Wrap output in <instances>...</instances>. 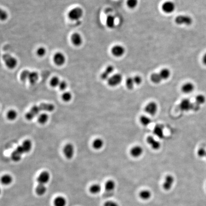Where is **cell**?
Here are the masks:
<instances>
[{
	"mask_svg": "<svg viewBox=\"0 0 206 206\" xmlns=\"http://www.w3.org/2000/svg\"><path fill=\"white\" fill-rule=\"evenodd\" d=\"M139 197L144 201H148L151 198L152 193L149 190L145 189L141 191L139 194Z\"/></svg>",
	"mask_w": 206,
	"mask_h": 206,
	"instance_id": "20",
	"label": "cell"
},
{
	"mask_svg": "<svg viewBox=\"0 0 206 206\" xmlns=\"http://www.w3.org/2000/svg\"><path fill=\"white\" fill-rule=\"evenodd\" d=\"M72 95L70 92H65L63 94L62 98L65 102H69L72 98Z\"/></svg>",
	"mask_w": 206,
	"mask_h": 206,
	"instance_id": "42",
	"label": "cell"
},
{
	"mask_svg": "<svg viewBox=\"0 0 206 206\" xmlns=\"http://www.w3.org/2000/svg\"><path fill=\"white\" fill-rule=\"evenodd\" d=\"M39 78L38 74L36 72H30L28 80L31 84L35 85Z\"/></svg>",
	"mask_w": 206,
	"mask_h": 206,
	"instance_id": "22",
	"label": "cell"
},
{
	"mask_svg": "<svg viewBox=\"0 0 206 206\" xmlns=\"http://www.w3.org/2000/svg\"><path fill=\"white\" fill-rule=\"evenodd\" d=\"M192 19L190 16L185 15L178 16L175 19L176 24L178 25H189L192 23Z\"/></svg>",
	"mask_w": 206,
	"mask_h": 206,
	"instance_id": "5",
	"label": "cell"
},
{
	"mask_svg": "<svg viewBox=\"0 0 206 206\" xmlns=\"http://www.w3.org/2000/svg\"><path fill=\"white\" fill-rule=\"evenodd\" d=\"M66 203V200L62 197H58L54 201L55 206H65Z\"/></svg>",
	"mask_w": 206,
	"mask_h": 206,
	"instance_id": "30",
	"label": "cell"
},
{
	"mask_svg": "<svg viewBox=\"0 0 206 206\" xmlns=\"http://www.w3.org/2000/svg\"><path fill=\"white\" fill-rule=\"evenodd\" d=\"M202 61L203 64L206 65V53H205V55L203 56Z\"/></svg>",
	"mask_w": 206,
	"mask_h": 206,
	"instance_id": "49",
	"label": "cell"
},
{
	"mask_svg": "<svg viewBox=\"0 0 206 206\" xmlns=\"http://www.w3.org/2000/svg\"><path fill=\"white\" fill-rule=\"evenodd\" d=\"M90 192L93 194H98L101 190V186L98 184H94L90 188Z\"/></svg>",
	"mask_w": 206,
	"mask_h": 206,
	"instance_id": "35",
	"label": "cell"
},
{
	"mask_svg": "<svg viewBox=\"0 0 206 206\" xmlns=\"http://www.w3.org/2000/svg\"><path fill=\"white\" fill-rule=\"evenodd\" d=\"M139 121L142 125L144 127H147L148 125H149L152 122L151 119L149 117L146 115H141L139 118Z\"/></svg>",
	"mask_w": 206,
	"mask_h": 206,
	"instance_id": "24",
	"label": "cell"
},
{
	"mask_svg": "<svg viewBox=\"0 0 206 206\" xmlns=\"http://www.w3.org/2000/svg\"><path fill=\"white\" fill-rule=\"evenodd\" d=\"M150 78L151 82L155 84H158L163 81L159 73H154L151 74Z\"/></svg>",
	"mask_w": 206,
	"mask_h": 206,
	"instance_id": "23",
	"label": "cell"
},
{
	"mask_svg": "<svg viewBox=\"0 0 206 206\" xmlns=\"http://www.w3.org/2000/svg\"><path fill=\"white\" fill-rule=\"evenodd\" d=\"M115 183L114 180H109L105 183V188L107 191L112 192L115 189Z\"/></svg>",
	"mask_w": 206,
	"mask_h": 206,
	"instance_id": "25",
	"label": "cell"
},
{
	"mask_svg": "<svg viewBox=\"0 0 206 206\" xmlns=\"http://www.w3.org/2000/svg\"><path fill=\"white\" fill-rule=\"evenodd\" d=\"M64 154L68 159H71L74 154V147L71 144H67L64 148L63 149Z\"/></svg>",
	"mask_w": 206,
	"mask_h": 206,
	"instance_id": "13",
	"label": "cell"
},
{
	"mask_svg": "<svg viewBox=\"0 0 206 206\" xmlns=\"http://www.w3.org/2000/svg\"><path fill=\"white\" fill-rule=\"evenodd\" d=\"M50 179V175L47 171H44L40 174L37 178V181L39 184L45 185L49 181Z\"/></svg>",
	"mask_w": 206,
	"mask_h": 206,
	"instance_id": "17",
	"label": "cell"
},
{
	"mask_svg": "<svg viewBox=\"0 0 206 206\" xmlns=\"http://www.w3.org/2000/svg\"><path fill=\"white\" fill-rule=\"evenodd\" d=\"M114 70V67L112 65H109L106 68L105 70L102 73L101 75V78L103 80H107L110 77V75Z\"/></svg>",
	"mask_w": 206,
	"mask_h": 206,
	"instance_id": "18",
	"label": "cell"
},
{
	"mask_svg": "<svg viewBox=\"0 0 206 206\" xmlns=\"http://www.w3.org/2000/svg\"><path fill=\"white\" fill-rule=\"evenodd\" d=\"M61 81H60L58 77H54L51 78L50 81V85L52 87L55 88L56 86H58Z\"/></svg>",
	"mask_w": 206,
	"mask_h": 206,
	"instance_id": "41",
	"label": "cell"
},
{
	"mask_svg": "<svg viewBox=\"0 0 206 206\" xmlns=\"http://www.w3.org/2000/svg\"><path fill=\"white\" fill-rule=\"evenodd\" d=\"M144 150L142 147L139 145L135 146L131 148L130 154L132 157L134 158H138L143 154Z\"/></svg>",
	"mask_w": 206,
	"mask_h": 206,
	"instance_id": "12",
	"label": "cell"
},
{
	"mask_svg": "<svg viewBox=\"0 0 206 206\" xmlns=\"http://www.w3.org/2000/svg\"><path fill=\"white\" fill-rule=\"evenodd\" d=\"M41 111L39 105V106L35 105L34 107H32V108L31 109V110L29 112H27V113L26 114V119L28 120H32L35 117H36V115H38L40 111Z\"/></svg>",
	"mask_w": 206,
	"mask_h": 206,
	"instance_id": "10",
	"label": "cell"
},
{
	"mask_svg": "<svg viewBox=\"0 0 206 206\" xmlns=\"http://www.w3.org/2000/svg\"><path fill=\"white\" fill-rule=\"evenodd\" d=\"M12 178L11 176L9 175H5L2 177L1 182L2 184L7 185L11 184L12 182Z\"/></svg>",
	"mask_w": 206,
	"mask_h": 206,
	"instance_id": "34",
	"label": "cell"
},
{
	"mask_svg": "<svg viewBox=\"0 0 206 206\" xmlns=\"http://www.w3.org/2000/svg\"><path fill=\"white\" fill-rule=\"evenodd\" d=\"M153 132L154 136H156L158 138L163 139L164 138V127L161 125H156L154 128Z\"/></svg>",
	"mask_w": 206,
	"mask_h": 206,
	"instance_id": "14",
	"label": "cell"
},
{
	"mask_svg": "<svg viewBox=\"0 0 206 206\" xmlns=\"http://www.w3.org/2000/svg\"><path fill=\"white\" fill-rule=\"evenodd\" d=\"M175 182V178L172 175H167L165 177V181L163 184V188L166 191H168L171 189Z\"/></svg>",
	"mask_w": 206,
	"mask_h": 206,
	"instance_id": "9",
	"label": "cell"
},
{
	"mask_svg": "<svg viewBox=\"0 0 206 206\" xmlns=\"http://www.w3.org/2000/svg\"><path fill=\"white\" fill-rule=\"evenodd\" d=\"M193 107L194 104L192 103L191 100L188 99H183L179 103V109L183 112H188L191 110H193Z\"/></svg>",
	"mask_w": 206,
	"mask_h": 206,
	"instance_id": "4",
	"label": "cell"
},
{
	"mask_svg": "<svg viewBox=\"0 0 206 206\" xmlns=\"http://www.w3.org/2000/svg\"><path fill=\"white\" fill-rule=\"evenodd\" d=\"M135 85V84L134 81L133 77H128L125 81V86L129 90H132L133 89Z\"/></svg>",
	"mask_w": 206,
	"mask_h": 206,
	"instance_id": "31",
	"label": "cell"
},
{
	"mask_svg": "<svg viewBox=\"0 0 206 206\" xmlns=\"http://www.w3.org/2000/svg\"><path fill=\"white\" fill-rule=\"evenodd\" d=\"M54 61L56 65L61 66L65 63V56L63 53L60 52L56 53L54 55Z\"/></svg>",
	"mask_w": 206,
	"mask_h": 206,
	"instance_id": "15",
	"label": "cell"
},
{
	"mask_svg": "<svg viewBox=\"0 0 206 206\" xmlns=\"http://www.w3.org/2000/svg\"><path fill=\"white\" fill-rule=\"evenodd\" d=\"M39 107L42 111L51 112L55 109V106L53 104L48 103H42L40 105Z\"/></svg>",
	"mask_w": 206,
	"mask_h": 206,
	"instance_id": "21",
	"label": "cell"
},
{
	"mask_svg": "<svg viewBox=\"0 0 206 206\" xmlns=\"http://www.w3.org/2000/svg\"><path fill=\"white\" fill-rule=\"evenodd\" d=\"M59 88L61 90H64L66 88V87H67V83L65 81H61L59 85H58Z\"/></svg>",
	"mask_w": 206,
	"mask_h": 206,
	"instance_id": "46",
	"label": "cell"
},
{
	"mask_svg": "<svg viewBox=\"0 0 206 206\" xmlns=\"http://www.w3.org/2000/svg\"><path fill=\"white\" fill-rule=\"evenodd\" d=\"M71 39L72 43L75 46H80L83 42V39L81 35L78 33H74L72 35Z\"/></svg>",
	"mask_w": 206,
	"mask_h": 206,
	"instance_id": "19",
	"label": "cell"
},
{
	"mask_svg": "<svg viewBox=\"0 0 206 206\" xmlns=\"http://www.w3.org/2000/svg\"><path fill=\"white\" fill-rule=\"evenodd\" d=\"M104 206H119V205L116 202L109 201L105 203Z\"/></svg>",
	"mask_w": 206,
	"mask_h": 206,
	"instance_id": "47",
	"label": "cell"
},
{
	"mask_svg": "<svg viewBox=\"0 0 206 206\" xmlns=\"http://www.w3.org/2000/svg\"><path fill=\"white\" fill-rule=\"evenodd\" d=\"M22 148L24 149L25 153H28L30 151L32 147V144L31 141L29 140H26L24 141L22 145Z\"/></svg>",
	"mask_w": 206,
	"mask_h": 206,
	"instance_id": "28",
	"label": "cell"
},
{
	"mask_svg": "<svg viewBox=\"0 0 206 206\" xmlns=\"http://www.w3.org/2000/svg\"><path fill=\"white\" fill-rule=\"evenodd\" d=\"M158 110V105L157 103L154 101L148 103L145 107V111L148 114L151 116H154Z\"/></svg>",
	"mask_w": 206,
	"mask_h": 206,
	"instance_id": "3",
	"label": "cell"
},
{
	"mask_svg": "<svg viewBox=\"0 0 206 206\" xmlns=\"http://www.w3.org/2000/svg\"><path fill=\"white\" fill-rule=\"evenodd\" d=\"M127 5L129 8L134 9L138 5V0H128Z\"/></svg>",
	"mask_w": 206,
	"mask_h": 206,
	"instance_id": "40",
	"label": "cell"
},
{
	"mask_svg": "<svg viewBox=\"0 0 206 206\" xmlns=\"http://www.w3.org/2000/svg\"><path fill=\"white\" fill-rule=\"evenodd\" d=\"M30 73V71L27 70L22 71L20 75V79L22 82H25L28 80Z\"/></svg>",
	"mask_w": 206,
	"mask_h": 206,
	"instance_id": "39",
	"label": "cell"
},
{
	"mask_svg": "<svg viewBox=\"0 0 206 206\" xmlns=\"http://www.w3.org/2000/svg\"><path fill=\"white\" fill-rule=\"evenodd\" d=\"M160 77L162 80L168 79L171 75L170 70L168 68H163L159 72Z\"/></svg>",
	"mask_w": 206,
	"mask_h": 206,
	"instance_id": "26",
	"label": "cell"
},
{
	"mask_svg": "<svg viewBox=\"0 0 206 206\" xmlns=\"http://www.w3.org/2000/svg\"><path fill=\"white\" fill-rule=\"evenodd\" d=\"M2 59L5 65L10 69H14L16 66L17 60L16 59L8 54H4L2 55Z\"/></svg>",
	"mask_w": 206,
	"mask_h": 206,
	"instance_id": "1",
	"label": "cell"
},
{
	"mask_svg": "<svg viewBox=\"0 0 206 206\" xmlns=\"http://www.w3.org/2000/svg\"><path fill=\"white\" fill-rule=\"evenodd\" d=\"M83 15V11L81 8L76 7L72 9L68 14V17L72 20L77 21L80 19Z\"/></svg>",
	"mask_w": 206,
	"mask_h": 206,
	"instance_id": "6",
	"label": "cell"
},
{
	"mask_svg": "<svg viewBox=\"0 0 206 206\" xmlns=\"http://www.w3.org/2000/svg\"><path fill=\"white\" fill-rule=\"evenodd\" d=\"M106 25L108 28H113L115 26V18L111 15L108 16L106 19Z\"/></svg>",
	"mask_w": 206,
	"mask_h": 206,
	"instance_id": "27",
	"label": "cell"
},
{
	"mask_svg": "<svg viewBox=\"0 0 206 206\" xmlns=\"http://www.w3.org/2000/svg\"><path fill=\"white\" fill-rule=\"evenodd\" d=\"M48 120V115L46 114L42 113L38 117V121L41 124H45Z\"/></svg>",
	"mask_w": 206,
	"mask_h": 206,
	"instance_id": "36",
	"label": "cell"
},
{
	"mask_svg": "<svg viewBox=\"0 0 206 206\" xmlns=\"http://www.w3.org/2000/svg\"><path fill=\"white\" fill-rule=\"evenodd\" d=\"M0 18L1 19V20L4 21L7 18V14L5 11H3L2 10L1 11V15H0Z\"/></svg>",
	"mask_w": 206,
	"mask_h": 206,
	"instance_id": "48",
	"label": "cell"
},
{
	"mask_svg": "<svg viewBox=\"0 0 206 206\" xmlns=\"http://www.w3.org/2000/svg\"><path fill=\"white\" fill-rule=\"evenodd\" d=\"M17 113L16 111L14 110H11L8 111L7 114V118L10 120H14L17 118Z\"/></svg>",
	"mask_w": 206,
	"mask_h": 206,
	"instance_id": "38",
	"label": "cell"
},
{
	"mask_svg": "<svg viewBox=\"0 0 206 206\" xmlns=\"http://www.w3.org/2000/svg\"><path fill=\"white\" fill-rule=\"evenodd\" d=\"M197 154L198 157L203 158L206 156V149L203 148H200L198 150Z\"/></svg>",
	"mask_w": 206,
	"mask_h": 206,
	"instance_id": "43",
	"label": "cell"
},
{
	"mask_svg": "<svg viewBox=\"0 0 206 206\" xmlns=\"http://www.w3.org/2000/svg\"><path fill=\"white\" fill-rule=\"evenodd\" d=\"M133 79L135 85H140L142 83V78L139 75H135L133 77Z\"/></svg>",
	"mask_w": 206,
	"mask_h": 206,
	"instance_id": "45",
	"label": "cell"
},
{
	"mask_svg": "<svg viewBox=\"0 0 206 206\" xmlns=\"http://www.w3.org/2000/svg\"><path fill=\"white\" fill-rule=\"evenodd\" d=\"M195 89V86L191 82H187L183 85L181 86V91L186 94H189L192 93Z\"/></svg>",
	"mask_w": 206,
	"mask_h": 206,
	"instance_id": "16",
	"label": "cell"
},
{
	"mask_svg": "<svg viewBox=\"0 0 206 206\" xmlns=\"http://www.w3.org/2000/svg\"><path fill=\"white\" fill-rule=\"evenodd\" d=\"M206 99L205 96L203 95L199 94L197 95L195 98V103L199 105L204 104L206 102Z\"/></svg>",
	"mask_w": 206,
	"mask_h": 206,
	"instance_id": "32",
	"label": "cell"
},
{
	"mask_svg": "<svg viewBox=\"0 0 206 206\" xmlns=\"http://www.w3.org/2000/svg\"><path fill=\"white\" fill-rule=\"evenodd\" d=\"M104 146V141L101 138H96L93 143V147L95 149L99 150Z\"/></svg>",
	"mask_w": 206,
	"mask_h": 206,
	"instance_id": "29",
	"label": "cell"
},
{
	"mask_svg": "<svg viewBox=\"0 0 206 206\" xmlns=\"http://www.w3.org/2000/svg\"><path fill=\"white\" fill-rule=\"evenodd\" d=\"M22 155V154L18 151L15 150L11 154V158L12 160L15 162H18L21 159Z\"/></svg>",
	"mask_w": 206,
	"mask_h": 206,
	"instance_id": "37",
	"label": "cell"
},
{
	"mask_svg": "<svg viewBox=\"0 0 206 206\" xmlns=\"http://www.w3.org/2000/svg\"></svg>",
	"mask_w": 206,
	"mask_h": 206,
	"instance_id": "50",
	"label": "cell"
},
{
	"mask_svg": "<svg viewBox=\"0 0 206 206\" xmlns=\"http://www.w3.org/2000/svg\"><path fill=\"white\" fill-rule=\"evenodd\" d=\"M46 188L45 185L43 184H39L37 186L36 188V192L37 195L42 196L46 192Z\"/></svg>",
	"mask_w": 206,
	"mask_h": 206,
	"instance_id": "33",
	"label": "cell"
},
{
	"mask_svg": "<svg viewBox=\"0 0 206 206\" xmlns=\"http://www.w3.org/2000/svg\"><path fill=\"white\" fill-rule=\"evenodd\" d=\"M36 54H37V55L40 56V57L44 56L45 55V54H46V50H45V49L44 47H39L37 50Z\"/></svg>",
	"mask_w": 206,
	"mask_h": 206,
	"instance_id": "44",
	"label": "cell"
},
{
	"mask_svg": "<svg viewBox=\"0 0 206 206\" xmlns=\"http://www.w3.org/2000/svg\"><path fill=\"white\" fill-rule=\"evenodd\" d=\"M111 53L112 55L115 57H121L124 55L125 53V49L122 45H115L112 47Z\"/></svg>",
	"mask_w": 206,
	"mask_h": 206,
	"instance_id": "11",
	"label": "cell"
},
{
	"mask_svg": "<svg viewBox=\"0 0 206 206\" xmlns=\"http://www.w3.org/2000/svg\"><path fill=\"white\" fill-rule=\"evenodd\" d=\"M146 141L153 150H158L161 148V143L153 136H148Z\"/></svg>",
	"mask_w": 206,
	"mask_h": 206,
	"instance_id": "8",
	"label": "cell"
},
{
	"mask_svg": "<svg viewBox=\"0 0 206 206\" xmlns=\"http://www.w3.org/2000/svg\"><path fill=\"white\" fill-rule=\"evenodd\" d=\"M123 79L122 75L120 74H115L111 75L108 80V85L111 87H115L120 85Z\"/></svg>",
	"mask_w": 206,
	"mask_h": 206,
	"instance_id": "2",
	"label": "cell"
},
{
	"mask_svg": "<svg viewBox=\"0 0 206 206\" xmlns=\"http://www.w3.org/2000/svg\"><path fill=\"white\" fill-rule=\"evenodd\" d=\"M161 9L163 12L165 13L171 14L175 11L176 9V6L173 2L168 1L164 2L162 4Z\"/></svg>",
	"mask_w": 206,
	"mask_h": 206,
	"instance_id": "7",
	"label": "cell"
}]
</instances>
